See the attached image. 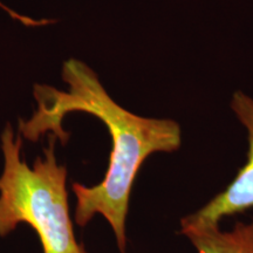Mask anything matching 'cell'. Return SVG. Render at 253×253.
<instances>
[{
    "instance_id": "6da1fadb",
    "label": "cell",
    "mask_w": 253,
    "mask_h": 253,
    "mask_svg": "<svg viewBox=\"0 0 253 253\" xmlns=\"http://www.w3.org/2000/svg\"><path fill=\"white\" fill-rule=\"evenodd\" d=\"M62 79L68 86L66 90L34 86L37 108L30 120L19 121V134L31 142L52 134L65 145L69 132L62 122L74 112L90 114L106 126L112 138L108 169L96 185L73 183L77 197L74 219L79 226H86L101 214L112 227L120 252L126 253V221L136 177L150 155L181 148V126L171 119L143 118L123 108L107 93L96 73L77 59L63 62Z\"/></svg>"
},
{
    "instance_id": "5b68a950",
    "label": "cell",
    "mask_w": 253,
    "mask_h": 253,
    "mask_svg": "<svg viewBox=\"0 0 253 253\" xmlns=\"http://www.w3.org/2000/svg\"><path fill=\"white\" fill-rule=\"evenodd\" d=\"M0 7H1L2 9H4V11L7 12V13H8L9 15H11L12 18L15 19V20H19V19H20V14H18L17 12L12 11V9L9 8V7H6V6H5L4 4H2V2H0Z\"/></svg>"
},
{
    "instance_id": "3957f363",
    "label": "cell",
    "mask_w": 253,
    "mask_h": 253,
    "mask_svg": "<svg viewBox=\"0 0 253 253\" xmlns=\"http://www.w3.org/2000/svg\"><path fill=\"white\" fill-rule=\"evenodd\" d=\"M231 109L248 131L246 162L223 191L196 212L183 217L181 227L219 225L223 218L253 209V97L244 91H235Z\"/></svg>"
},
{
    "instance_id": "7a4b0ae2",
    "label": "cell",
    "mask_w": 253,
    "mask_h": 253,
    "mask_svg": "<svg viewBox=\"0 0 253 253\" xmlns=\"http://www.w3.org/2000/svg\"><path fill=\"white\" fill-rule=\"evenodd\" d=\"M54 135L42 156L28 166L21 157L23 137L11 125L1 134L4 170L0 176V237L27 224L36 230L43 253H87L74 235L69 213L67 168L58 163Z\"/></svg>"
},
{
    "instance_id": "277c9868",
    "label": "cell",
    "mask_w": 253,
    "mask_h": 253,
    "mask_svg": "<svg viewBox=\"0 0 253 253\" xmlns=\"http://www.w3.org/2000/svg\"><path fill=\"white\" fill-rule=\"evenodd\" d=\"M179 233L197 253H253V221H238L229 231L221 230L220 225L184 226Z\"/></svg>"
}]
</instances>
